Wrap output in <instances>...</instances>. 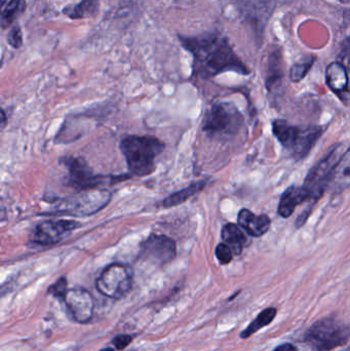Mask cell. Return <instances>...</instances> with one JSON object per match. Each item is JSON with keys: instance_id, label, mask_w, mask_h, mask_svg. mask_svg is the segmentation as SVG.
<instances>
[{"instance_id": "cell-7", "label": "cell", "mask_w": 350, "mask_h": 351, "mask_svg": "<svg viewBox=\"0 0 350 351\" xmlns=\"http://www.w3.org/2000/svg\"><path fill=\"white\" fill-rule=\"evenodd\" d=\"M61 164L67 168L65 185L73 188L76 191H88V190L96 189L103 184H113L116 182L127 179L125 175L104 176L97 175L92 172V169L86 165L82 158H64L61 160Z\"/></svg>"}, {"instance_id": "cell-32", "label": "cell", "mask_w": 350, "mask_h": 351, "mask_svg": "<svg viewBox=\"0 0 350 351\" xmlns=\"http://www.w3.org/2000/svg\"><path fill=\"white\" fill-rule=\"evenodd\" d=\"M116 350H113V348H103V350H101L100 351H115Z\"/></svg>"}, {"instance_id": "cell-30", "label": "cell", "mask_w": 350, "mask_h": 351, "mask_svg": "<svg viewBox=\"0 0 350 351\" xmlns=\"http://www.w3.org/2000/svg\"><path fill=\"white\" fill-rule=\"evenodd\" d=\"M1 115H2V123H1V125H2V128H3L4 125H5V121H6L5 112H4V110L1 111Z\"/></svg>"}, {"instance_id": "cell-2", "label": "cell", "mask_w": 350, "mask_h": 351, "mask_svg": "<svg viewBox=\"0 0 350 351\" xmlns=\"http://www.w3.org/2000/svg\"><path fill=\"white\" fill-rule=\"evenodd\" d=\"M164 142L153 136H127L121 142V150L132 175L145 177L155 171V162L164 152Z\"/></svg>"}, {"instance_id": "cell-18", "label": "cell", "mask_w": 350, "mask_h": 351, "mask_svg": "<svg viewBox=\"0 0 350 351\" xmlns=\"http://www.w3.org/2000/svg\"><path fill=\"white\" fill-rule=\"evenodd\" d=\"M240 225L234 223H228L222 229V239L232 247L234 255H240L248 241Z\"/></svg>"}, {"instance_id": "cell-16", "label": "cell", "mask_w": 350, "mask_h": 351, "mask_svg": "<svg viewBox=\"0 0 350 351\" xmlns=\"http://www.w3.org/2000/svg\"><path fill=\"white\" fill-rule=\"evenodd\" d=\"M283 56L281 51H275L267 58L266 77L265 84L267 90H275L281 84L284 77Z\"/></svg>"}, {"instance_id": "cell-31", "label": "cell", "mask_w": 350, "mask_h": 351, "mask_svg": "<svg viewBox=\"0 0 350 351\" xmlns=\"http://www.w3.org/2000/svg\"><path fill=\"white\" fill-rule=\"evenodd\" d=\"M0 1H1V8H3L6 3H8V0H0Z\"/></svg>"}, {"instance_id": "cell-29", "label": "cell", "mask_w": 350, "mask_h": 351, "mask_svg": "<svg viewBox=\"0 0 350 351\" xmlns=\"http://www.w3.org/2000/svg\"><path fill=\"white\" fill-rule=\"evenodd\" d=\"M273 351H302L300 346H294L291 343L282 344V346H277Z\"/></svg>"}, {"instance_id": "cell-24", "label": "cell", "mask_w": 350, "mask_h": 351, "mask_svg": "<svg viewBox=\"0 0 350 351\" xmlns=\"http://www.w3.org/2000/svg\"><path fill=\"white\" fill-rule=\"evenodd\" d=\"M68 290V282L67 278H61L60 280H58L55 284L51 285L49 287V290H47V293L51 296L55 297V298L59 299V300L63 301L64 298H65L66 294H67Z\"/></svg>"}, {"instance_id": "cell-4", "label": "cell", "mask_w": 350, "mask_h": 351, "mask_svg": "<svg viewBox=\"0 0 350 351\" xmlns=\"http://www.w3.org/2000/svg\"><path fill=\"white\" fill-rule=\"evenodd\" d=\"M350 339V326L339 319H323L310 327L304 339V351H331Z\"/></svg>"}, {"instance_id": "cell-15", "label": "cell", "mask_w": 350, "mask_h": 351, "mask_svg": "<svg viewBox=\"0 0 350 351\" xmlns=\"http://www.w3.org/2000/svg\"><path fill=\"white\" fill-rule=\"evenodd\" d=\"M308 202H312V199L303 186H291L282 195L279 204V216L289 218L298 206Z\"/></svg>"}, {"instance_id": "cell-3", "label": "cell", "mask_w": 350, "mask_h": 351, "mask_svg": "<svg viewBox=\"0 0 350 351\" xmlns=\"http://www.w3.org/2000/svg\"><path fill=\"white\" fill-rule=\"evenodd\" d=\"M273 133L277 141L292 152L296 160H303L308 156L316 142L324 133L318 125L296 127L283 119L273 121Z\"/></svg>"}, {"instance_id": "cell-23", "label": "cell", "mask_w": 350, "mask_h": 351, "mask_svg": "<svg viewBox=\"0 0 350 351\" xmlns=\"http://www.w3.org/2000/svg\"><path fill=\"white\" fill-rule=\"evenodd\" d=\"M314 62H316V57L310 56V57H308L306 59L301 60V61L294 64L292 66L291 70H290V80H291V82H301L308 75L310 69H312Z\"/></svg>"}, {"instance_id": "cell-8", "label": "cell", "mask_w": 350, "mask_h": 351, "mask_svg": "<svg viewBox=\"0 0 350 351\" xmlns=\"http://www.w3.org/2000/svg\"><path fill=\"white\" fill-rule=\"evenodd\" d=\"M96 287L99 293L107 298H123L133 287V270L125 264H110L99 276Z\"/></svg>"}, {"instance_id": "cell-19", "label": "cell", "mask_w": 350, "mask_h": 351, "mask_svg": "<svg viewBox=\"0 0 350 351\" xmlns=\"http://www.w3.org/2000/svg\"><path fill=\"white\" fill-rule=\"evenodd\" d=\"M350 186V147L345 152L342 160L339 162L335 174L333 176L332 182H331V189L334 192L340 193L343 190L347 189Z\"/></svg>"}, {"instance_id": "cell-26", "label": "cell", "mask_w": 350, "mask_h": 351, "mask_svg": "<svg viewBox=\"0 0 350 351\" xmlns=\"http://www.w3.org/2000/svg\"><path fill=\"white\" fill-rule=\"evenodd\" d=\"M8 43L12 47V49H20L23 45V32L22 29L18 25H14L8 32Z\"/></svg>"}, {"instance_id": "cell-11", "label": "cell", "mask_w": 350, "mask_h": 351, "mask_svg": "<svg viewBox=\"0 0 350 351\" xmlns=\"http://www.w3.org/2000/svg\"><path fill=\"white\" fill-rule=\"evenodd\" d=\"M177 245L174 239L164 234H150L142 243L140 258L166 265L176 258Z\"/></svg>"}, {"instance_id": "cell-17", "label": "cell", "mask_w": 350, "mask_h": 351, "mask_svg": "<svg viewBox=\"0 0 350 351\" xmlns=\"http://www.w3.org/2000/svg\"><path fill=\"white\" fill-rule=\"evenodd\" d=\"M99 0H82L78 3L66 5L62 12L72 20H79L96 16L99 12Z\"/></svg>"}, {"instance_id": "cell-22", "label": "cell", "mask_w": 350, "mask_h": 351, "mask_svg": "<svg viewBox=\"0 0 350 351\" xmlns=\"http://www.w3.org/2000/svg\"><path fill=\"white\" fill-rule=\"evenodd\" d=\"M277 311L275 307H269V308L264 309V311H261L258 315H257L256 319L250 324V325L247 327V329L245 331L242 332L240 334V338L242 339H247V338L251 337V336L254 335L256 332H258L259 330L262 329V328L266 327V326L271 325L273 323V319L277 317Z\"/></svg>"}, {"instance_id": "cell-5", "label": "cell", "mask_w": 350, "mask_h": 351, "mask_svg": "<svg viewBox=\"0 0 350 351\" xmlns=\"http://www.w3.org/2000/svg\"><path fill=\"white\" fill-rule=\"evenodd\" d=\"M347 149L349 146L345 143H337L308 172L304 180L303 188L310 194L312 202H318L325 191L330 187L335 171Z\"/></svg>"}, {"instance_id": "cell-28", "label": "cell", "mask_w": 350, "mask_h": 351, "mask_svg": "<svg viewBox=\"0 0 350 351\" xmlns=\"http://www.w3.org/2000/svg\"><path fill=\"white\" fill-rule=\"evenodd\" d=\"M133 341V337L127 334H121V335L115 336L112 340L113 346L117 351H123L125 348H129V344Z\"/></svg>"}, {"instance_id": "cell-13", "label": "cell", "mask_w": 350, "mask_h": 351, "mask_svg": "<svg viewBox=\"0 0 350 351\" xmlns=\"http://www.w3.org/2000/svg\"><path fill=\"white\" fill-rule=\"evenodd\" d=\"M238 225L253 237H263L271 228V220L266 215L257 216L248 208H242L238 213Z\"/></svg>"}, {"instance_id": "cell-20", "label": "cell", "mask_w": 350, "mask_h": 351, "mask_svg": "<svg viewBox=\"0 0 350 351\" xmlns=\"http://www.w3.org/2000/svg\"><path fill=\"white\" fill-rule=\"evenodd\" d=\"M205 185H207V181H205V180L193 182L187 187L183 188V189L179 190V191L175 192V193H172L168 197L164 198L162 204H164V208H168L184 204L187 199L201 191L205 187Z\"/></svg>"}, {"instance_id": "cell-6", "label": "cell", "mask_w": 350, "mask_h": 351, "mask_svg": "<svg viewBox=\"0 0 350 351\" xmlns=\"http://www.w3.org/2000/svg\"><path fill=\"white\" fill-rule=\"evenodd\" d=\"M244 125L242 113L232 103H218L205 113L203 130L212 137L236 135Z\"/></svg>"}, {"instance_id": "cell-21", "label": "cell", "mask_w": 350, "mask_h": 351, "mask_svg": "<svg viewBox=\"0 0 350 351\" xmlns=\"http://www.w3.org/2000/svg\"><path fill=\"white\" fill-rule=\"evenodd\" d=\"M26 0H10L3 8H1L2 29L8 28L16 23V21L24 14L26 10Z\"/></svg>"}, {"instance_id": "cell-27", "label": "cell", "mask_w": 350, "mask_h": 351, "mask_svg": "<svg viewBox=\"0 0 350 351\" xmlns=\"http://www.w3.org/2000/svg\"><path fill=\"white\" fill-rule=\"evenodd\" d=\"M339 59H340L339 62H341L347 68L350 73V35L341 43Z\"/></svg>"}, {"instance_id": "cell-1", "label": "cell", "mask_w": 350, "mask_h": 351, "mask_svg": "<svg viewBox=\"0 0 350 351\" xmlns=\"http://www.w3.org/2000/svg\"><path fill=\"white\" fill-rule=\"evenodd\" d=\"M183 47L193 56L195 73L203 78L213 77L226 71L248 75L250 70L240 61L228 43L218 33L197 36H179Z\"/></svg>"}, {"instance_id": "cell-9", "label": "cell", "mask_w": 350, "mask_h": 351, "mask_svg": "<svg viewBox=\"0 0 350 351\" xmlns=\"http://www.w3.org/2000/svg\"><path fill=\"white\" fill-rule=\"evenodd\" d=\"M110 199L111 193L106 190H88L65 199L58 210L74 216H90L104 208Z\"/></svg>"}, {"instance_id": "cell-12", "label": "cell", "mask_w": 350, "mask_h": 351, "mask_svg": "<svg viewBox=\"0 0 350 351\" xmlns=\"http://www.w3.org/2000/svg\"><path fill=\"white\" fill-rule=\"evenodd\" d=\"M63 302L71 319L78 324H88L94 317L95 300L86 289L73 288L68 290Z\"/></svg>"}, {"instance_id": "cell-25", "label": "cell", "mask_w": 350, "mask_h": 351, "mask_svg": "<svg viewBox=\"0 0 350 351\" xmlns=\"http://www.w3.org/2000/svg\"><path fill=\"white\" fill-rule=\"evenodd\" d=\"M216 258H217L218 261H219L220 264L222 265H227L230 262L234 259V251H232V247L225 243H219L216 247Z\"/></svg>"}, {"instance_id": "cell-10", "label": "cell", "mask_w": 350, "mask_h": 351, "mask_svg": "<svg viewBox=\"0 0 350 351\" xmlns=\"http://www.w3.org/2000/svg\"><path fill=\"white\" fill-rule=\"evenodd\" d=\"M82 226L79 222L67 219L47 220L39 223L31 233V243L41 247H49L60 243L66 235Z\"/></svg>"}, {"instance_id": "cell-14", "label": "cell", "mask_w": 350, "mask_h": 351, "mask_svg": "<svg viewBox=\"0 0 350 351\" xmlns=\"http://www.w3.org/2000/svg\"><path fill=\"white\" fill-rule=\"evenodd\" d=\"M326 82L331 90L345 100L349 93V70L341 62H333L326 69Z\"/></svg>"}]
</instances>
